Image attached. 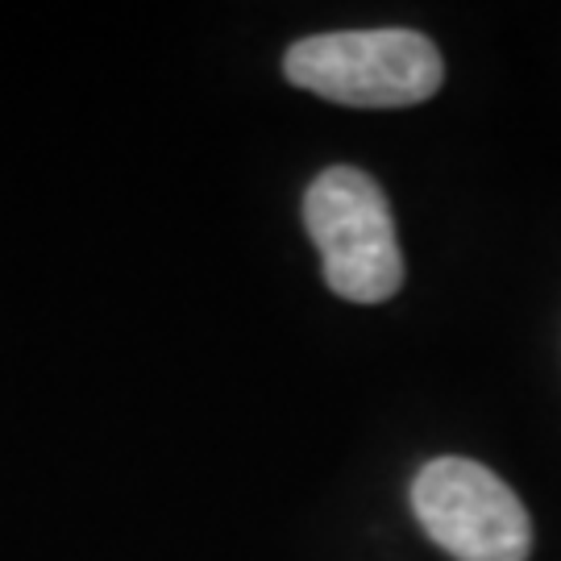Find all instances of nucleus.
Listing matches in <instances>:
<instances>
[{"instance_id":"3","label":"nucleus","mask_w":561,"mask_h":561,"mask_svg":"<svg viewBox=\"0 0 561 561\" xmlns=\"http://www.w3.org/2000/svg\"><path fill=\"white\" fill-rule=\"evenodd\" d=\"M412 507L428 541L458 561H524L533 549L516 491L470 458L428 461L412 482Z\"/></svg>"},{"instance_id":"2","label":"nucleus","mask_w":561,"mask_h":561,"mask_svg":"<svg viewBox=\"0 0 561 561\" xmlns=\"http://www.w3.org/2000/svg\"><path fill=\"white\" fill-rule=\"evenodd\" d=\"M304 225L321 245L324 283L350 304H382L400 291L403 254L382 187L354 167H333L308 187Z\"/></svg>"},{"instance_id":"1","label":"nucleus","mask_w":561,"mask_h":561,"mask_svg":"<svg viewBox=\"0 0 561 561\" xmlns=\"http://www.w3.org/2000/svg\"><path fill=\"white\" fill-rule=\"evenodd\" d=\"M283 71L296 88L354 108H408L445 80L442 50L416 30L317 34L287 50Z\"/></svg>"}]
</instances>
